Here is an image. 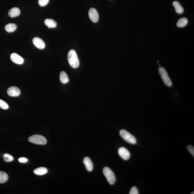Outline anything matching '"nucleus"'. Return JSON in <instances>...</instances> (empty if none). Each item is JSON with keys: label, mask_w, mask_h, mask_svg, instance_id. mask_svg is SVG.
Returning a JSON list of instances; mask_svg holds the SVG:
<instances>
[{"label": "nucleus", "mask_w": 194, "mask_h": 194, "mask_svg": "<svg viewBox=\"0 0 194 194\" xmlns=\"http://www.w3.org/2000/svg\"><path fill=\"white\" fill-rule=\"evenodd\" d=\"M68 60L70 66L74 69H76L79 66L80 62L76 51L71 50L68 54Z\"/></svg>", "instance_id": "1"}, {"label": "nucleus", "mask_w": 194, "mask_h": 194, "mask_svg": "<svg viewBox=\"0 0 194 194\" xmlns=\"http://www.w3.org/2000/svg\"><path fill=\"white\" fill-rule=\"evenodd\" d=\"M173 4L175 8L176 12L180 14H182L183 12L184 9L178 1H173Z\"/></svg>", "instance_id": "14"}, {"label": "nucleus", "mask_w": 194, "mask_h": 194, "mask_svg": "<svg viewBox=\"0 0 194 194\" xmlns=\"http://www.w3.org/2000/svg\"><path fill=\"white\" fill-rule=\"evenodd\" d=\"M32 42H33L34 45L36 48L40 49H43L45 48V43L40 38H38V37H35L33 38Z\"/></svg>", "instance_id": "10"}, {"label": "nucleus", "mask_w": 194, "mask_h": 194, "mask_svg": "<svg viewBox=\"0 0 194 194\" xmlns=\"http://www.w3.org/2000/svg\"><path fill=\"white\" fill-rule=\"evenodd\" d=\"M84 163L86 169L87 171L91 172L93 171L94 167L92 161L90 158L86 157L84 159Z\"/></svg>", "instance_id": "11"}, {"label": "nucleus", "mask_w": 194, "mask_h": 194, "mask_svg": "<svg viewBox=\"0 0 194 194\" xmlns=\"http://www.w3.org/2000/svg\"><path fill=\"white\" fill-rule=\"evenodd\" d=\"M9 96L11 97H17L20 95L21 91L18 87L15 86L10 87L7 91Z\"/></svg>", "instance_id": "8"}, {"label": "nucleus", "mask_w": 194, "mask_h": 194, "mask_svg": "<svg viewBox=\"0 0 194 194\" xmlns=\"http://www.w3.org/2000/svg\"><path fill=\"white\" fill-rule=\"evenodd\" d=\"M8 175L4 172L0 171V183H4L8 180Z\"/></svg>", "instance_id": "19"}, {"label": "nucleus", "mask_w": 194, "mask_h": 194, "mask_svg": "<svg viewBox=\"0 0 194 194\" xmlns=\"http://www.w3.org/2000/svg\"><path fill=\"white\" fill-rule=\"evenodd\" d=\"M118 153L120 156L124 160H127L130 158V152L125 147H121L119 148L118 150Z\"/></svg>", "instance_id": "7"}, {"label": "nucleus", "mask_w": 194, "mask_h": 194, "mask_svg": "<svg viewBox=\"0 0 194 194\" xmlns=\"http://www.w3.org/2000/svg\"><path fill=\"white\" fill-rule=\"evenodd\" d=\"M19 161L20 162L25 163L27 162L28 160L26 158H19Z\"/></svg>", "instance_id": "25"}, {"label": "nucleus", "mask_w": 194, "mask_h": 194, "mask_svg": "<svg viewBox=\"0 0 194 194\" xmlns=\"http://www.w3.org/2000/svg\"><path fill=\"white\" fill-rule=\"evenodd\" d=\"M188 150L193 157L194 156V148L193 146L189 145L187 147Z\"/></svg>", "instance_id": "24"}, {"label": "nucleus", "mask_w": 194, "mask_h": 194, "mask_svg": "<svg viewBox=\"0 0 194 194\" xmlns=\"http://www.w3.org/2000/svg\"><path fill=\"white\" fill-rule=\"evenodd\" d=\"M88 15L90 20L93 23H97L98 21L99 14L95 8H90L88 12Z\"/></svg>", "instance_id": "6"}, {"label": "nucleus", "mask_w": 194, "mask_h": 194, "mask_svg": "<svg viewBox=\"0 0 194 194\" xmlns=\"http://www.w3.org/2000/svg\"><path fill=\"white\" fill-rule=\"evenodd\" d=\"M120 135L125 141L132 144H135L137 142L136 138L130 132L124 130L120 131Z\"/></svg>", "instance_id": "2"}, {"label": "nucleus", "mask_w": 194, "mask_h": 194, "mask_svg": "<svg viewBox=\"0 0 194 194\" xmlns=\"http://www.w3.org/2000/svg\"><path fill=\"white\" fill-rule=\"evenodd\" d=\"M29 141L34 144L44 145L46 144L47 140L45 137L40 135H34L29 137Z\"/></svg>", "instance_id": "4"}, {"label": "nucleus", "mask_w": 194, "mask_h": 194, "mask_svg": "<svg viewBox=\"0 0 194 194\" xmlns=\"http://www.w3.org/2000/svg\"><path fill=\"white\" fill-rule=\"evenodd\" d=\"M158 72L165 85L168 87L171 86L172 82L166 69L163 67H160L158 69Z\"/></svg>", "instance_id": "5"}, {"label": "nucleus", "mask_w": 194, "mask_h": 194, "mask_svg": "<svg viewBox=\"0 0 194 194\" xmlns=\"http://www.w3.org/2000/svg\"><path fill=\"white\" fill-rule=\"evenodd\" d=\"M10 58L12 61L17 64H22L24 62V60L21 56L16 53H13L11 54Z\"/></svg>", "instance_id": "9"}, {"label": "nucleus", "mask_w": 194, "mask_h": 194, "mask_svg": "<svg viewBox=\"0 0 194 194\" xmlns=\"http://www.w3.org/2000/svg\"><path fill=\"white\" fill-rule=\"evenodd\" d=\"M188 23V19L186 18L183 17L178 21L177 25L179 27H183L186 26L187 25Z\"/></svg>", "instance_id": "18"}, {"label": "nucleus", "mask_w": 194, "mask_h": 194, "mask_svg": "<svg viewBox=\"0 0 194 194\" xmlns=\"http://www.w3.org/2000/svg\"><path fill=\"white\" fill-rule=\"evenodd\" d=\"M0 108L6 110L8 108L9 106L6 102L0 99Z\"/></svg>", "instance_id": "21"}, {"label": "nucleus", "mask_w": 194, "mask_h": 194, "mask_svg": "<svg viewBox=\"0 0 194 194\" xmlns=\"http://www.w3.org/2000/svg\"><path fill=\"white\" fill-rule=\"evenodd\" d=\"M48 171V169L46 168H44V167H40L34 170V172L37 175H42L47 174Z\"/></svg>", "instance_id": "15"}, {"label": "nucleus", "mask_w": 194, "mask_h": 194, "mask_svg": "<svg viewBox=\"0 0 194 194\" xmlns=\"http://www.w3.org/2000/svg\"><path fill=\"white\" fill-rule=\"evenodd\" d=\"M17 26L14 23H8L5 27V29L7 32H14L17 29Z\"/></svg>", "instance_id": "16"}, {"label": "nucleus", "mask_w": 194, "mask_h": 194, "mask_svg": "<svg viewBox=\"0 0 194 194\" xmlns=\"http://www.w3.org/2000/svg\"><path fill=\"white\" fill-rule=\"evenodd\" d=\"M3 158L4 161L7 162H11L13 160V157L8 154H4L3 155Z\"/></svg>", "instance_id": "20"}, {"label": "nucleus", "mask_w": 194, "mask_h": 194, "mask_svg": "<svg viewBox=\"0 0 194 194\" xmlns=\"http://www.w3.org/2000/svg\"><path fill=\"white\" fill-rule=\"evenodd\" d=\"M130 194H138V191L136 186H133L131 188L130 192Z\"/></svg>", "instance_id": "23"}, {"label": "nucleus", "mask_w": 194, "mask_h": 194, "mask_svg": "<svg viewBox=\"0 0 194 194\" xmlns=\"http://www.w3.org/2000/svg\"><path fill=\"white\" fill-rule=\"evenodd\" d=\"M103 173L110 184H114L116 181V177L112 170L108 167H106L103 169Z\"/></svg>", "instance_id": "3"}, {"label": "nucleus", "mask_w": 194, "mask_h": 194, "mask_svg": "<svg viewBox=\"0 0 194 194\" xmlns=\"http://www.w3.org/2000/svg\"><path fill=\"white\" fill-rule=\"evenodd\" d=\"M61 82L63 84H66L69 82V78L67 74L64 71H62L60 75Z\"/></svg>", "instance_id": "17"}, {"label": "nucleus", "mask_w": 194, "mask_h": 194, "mask_svg": "<svg viewBox=\"0 0 194 194\" xmlns=\"http://www.w3.org/2000/svg\"><path fill=\"white\" fill-rule=\"evenodd\" d=\"M44 23L49 28H54L57 26V23L52 19H48L44 21Z\"/></svg>", "instance_id": "13"}, {"label": "nucleus", "mask_w": 194, "mask_h": 194, "mask_svg": "<svg viewBox=\"0 0 194 194\" xmlns=\"http://www.w3.org/2000/svg\"><path fill=\"white\" fill-rule=\"evenodd\" d=\"M8 14L9 16L11 18L17 17L20 14V11L17 7H13L10 10Z\"/></svg>", "instance_id": "12"}, {"label": "nucleus", "mask_w": 194, "mask_h": 194, "mask_svg": "<svg viewBox=\"0 0 194 194\" xmlns=\"http://www.w3.org/2000/svg\"><path fill=\"white\" fill-rule=\"evenodd\" d=\"M49 0H38V3L40 6L44 7L48 4Z\"/></svg>", "instance_id": "22"}]
</instances>
